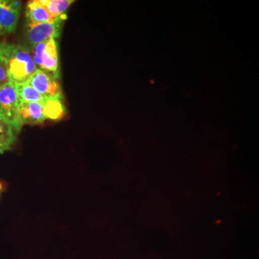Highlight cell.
Masks as SVG:
<instances>
[{"label":"cell","mask_w":259,"mask_h":259,"mask_svg":"<svg viewBox=\"0 0 259 259\" xmlns=\"http://www.w3.org/2000/svg\"><path fill=\"white\" fill-rule=\"evenodd\" d=\"M25 18L27 24L52 23L54 20L40 0L28 2L25 10Z\"/></svg>","instance_id":"cell-8"},{"label":"cell","mask_w":259,"mask_h":259,"mask_svg":"<svg viewBox=\"0 0 259 259\" xmlns=\"http://www.w3.org/2000/svg\"><path fill=\"white\" fill-rule=\"evenodd\" d=\"M12 147L13 146H10V145L0 142V153L3 154L5 151H10V150H11Z\"/></svg>","instance_id":"cell-14"},{"label":"cell","mask_w":259,"mask_h":259,"mask_svg":"<svg viewBox=\"0 0 259 259\" xmlns=\"http://www.w3.org/2000/svg\"><path fill=\"white\" fill-rule=\"evenodd\" d=\"M0 55L6 63L12 82H26L36 71L31 53L20 44L0 42Z\"/></svg>","instance_id":"cell-1"},{"label":"cell","mask_w":259,"mask_h":259,"mask_svg":"<svg viewBox=\"0 0 259 259\" xmlns=\"http://www.w3.org/2000/svg\"><path fill=\"white\" fill-rule=\"evenodd\" d=\"M20 9V1L0 0V25L6 35L13 33L16 30Z\"/></svg>","instance_id":"cell-7"},{"label":"cell","mask_w":259,"mask_h":259,"mask_svg":"<svg viewBox=\"0 0 259 259\" xmlns=\"http://www.w3.org/2000/svg\"><path fill=\"white\" fill-rule=\"evenodd\" d=\"M19 100L21 102H37L44 105L46 99L29 83H14Z\"/></svg>","instance_id":"cell-9"},{"label":"cell","mask_w":259,"mask_h":259,"mask_svg":"<svg viewBox=\"0 0 259 259\" xmlns=\"http://www.w3.org/2000/svg\"><path fill=\"white\" fill-rule=\"evenodd\" d=\"M6 35L5 33L4 30H3V28H2L1 25H0V36H3V35Z\"/></svg>","instance_id":"cell-15"},{"label":"cell","mask_w":259,"mask_h":259,"mask_svg":"<svg viewBox=\"0 0 259 259\" xmlns=\"http://www.w3.org/2000/svg\"><path fill=\"white\" fill-rule=\"evenodd\" d=\"M66 18L67 16L64 13L54 19L52 23L27 24L23 33V44L20 45L30 51L37 44L59 38Z\"/></svg>","instance_id":"cell-2"},{"label":"cell","mask_w":259,"mask_h":259,"mask_svg":"<svg viewBox=\"0 0 259 259\" xmlns=\"http://www.w3.org/2000/svg\"><path fill=\"white\" fill-rule=\"evenodd\" d=\"M42 107L46 120L58 121L63 118L66 114V108L61 100L47 99Z\"/></svg>","instance_id":"cell-10"},{"label":"cell","mask_w":259,"mask_h":259,"mask_svg":"<svg viewBox=\"0 0 259 259\" xmlns=\"http://www.w3.org/2000/svg\"><path fill=\"white\" fill-rule=\"evenodd\" d=\"M2 190H3V185L0 183V192H1Z\"/></svg>","instance_id":"cell-16"},{"label":"cell","mask_w":259,"mask_h":259,"mask_svg":"<svg viewBox=\"0 0 259 259\" xmlns=\"http://www.w3.org/2000/svg\"><path fill=\"white\" fill-rule=\"evenodd\" d=\"M28 81L46 100L58 99L62 100V89L59 79L54 75L37 69Z\"/></svg>","instance_id":"cell-4"},{"label":"cell","mask_w":259,"mask_h":259,"mask_svg":"<svg viewBox=\"0 0 259 259\" xmlns=\"http://www.w3.org/2000/svg\"><path fill=\"white\" fill-rule=\"evenodd\" d=\"M6 63L3 56L0 55V87L10 82Z\"/></svg>","instance_id":"cell-13"},{"label":"cell","mask_w":259,"mask_h":259,"mask_svg":"<svg viewBox=\"0 0 259 259\" xmlns=\"http://www.w3.org/2000/svg\"><path fill=\"white\" fill-rule=\"evenodd\" d=\"M30 51L32 52V59L37 69L54 75L59 79L60 72L58 55V44L56 39H51L47 41L37 44Z\"/></svg>","instance_id":"cell-3"},{"label":"cell","mask_w":259,"mask_h":259,"mask_svg":"<svg viewBox=\"0 0 259 259\" xmlns=\"http://www.w3.org/2000/svg\"><path fill=\"white\" fill-rule=\"evenodd\" d=\"M20 104L14 83L10 82L0 87V117L14 125L19 131L21 128L17 123V113Z\"/></svg>","instance_id":"cell-5"},{"label":"cell","mask_w":259,"mask_h":259,"mask_svg":"<svg viewBox=\"0 0 259 259\" xmlns=\"http://www.w3.org/2000/svg\"><path fill=\"white\" fill-rule=\"evenodd\" d=\"M45 120L41 104L20 102L17 113V123L20 128L25 125H41Z\"/></svg>","instance_id":"cell-6"},{"label":"cell","mask_w":259,"mask_h":259,"mask_svg":"<svg viewBox=\"0 0 259 259\" xmlns=\"http://www.w3.org/2000/svg\"><path fill=\"white\" fill-rule=\"evenodd\" d=\"M51 17L56 19L64 14L65 11L69 8L70 5L74 3V0H40Z\"/></svg>","instance_id":"cell-12"},{"label":"cell","mask_w":259,"mask_h":259,"mask_svg":"<svg viewBox=\"0 0 259 259\" xmlns=\"http://www.w3.org/2000/svg\"><path fill=\"white\" fill-rule=\"evenodd\" d=\"M20 132L14 125L0 117V142L13 146Z\"/></svg>","instance_id":"cell-11"}]
</instances>
